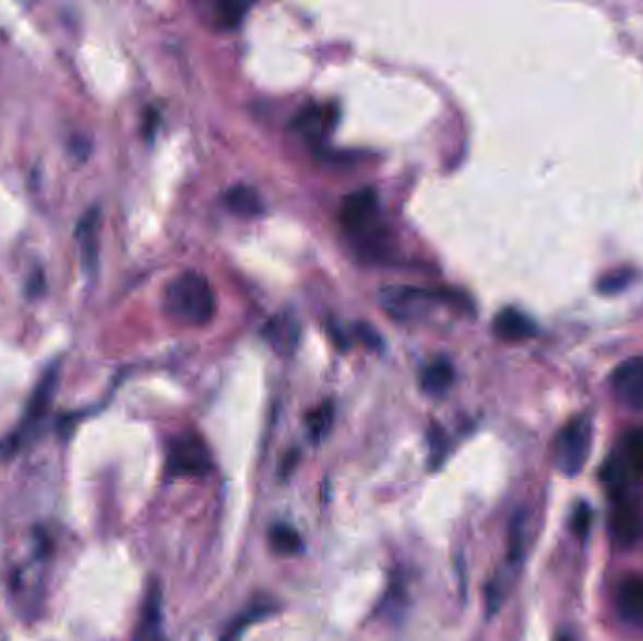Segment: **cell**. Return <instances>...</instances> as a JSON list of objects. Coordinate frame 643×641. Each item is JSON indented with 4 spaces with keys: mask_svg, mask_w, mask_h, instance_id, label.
Here are the masks:
<instances>
[{
    "mask_svg": "<svg viewBox=\"0 0 643 641\" xmlns=\"http://www.w3.org/2000/svg\"><path fill=\"white\" fill-rule=\"evenodd\" d=\"M166 309L189 325H205L217 311V299L207 278L197 271H184L166 288Z\"/></svg>",
    "mask_w": 643,
    "mask_h": 641,
    "instance_id": "1",
    "label": "cell"
},
{
    "mask_svg": "<svg viewBox=\"0 0 643 641\" xmlns=\"http://www.w3.org/2000/svg\"><path fill=\"white\" fill-rule=\"evenodd\" d=\"M379 210V198L371 189H359L348 194L341 207V223L367 254L382 252L384 230Z\"/></svg>",
    "mask_w": 643,
    "mask_h": 641,
    "instance_id": "2",
    "label": "cell"
},
{
    "mask_svg": "<svg viewBox=\"0 0 643 641\" xmlns=\"http://www.w3.org/2000/svg\"><path fill=\"white\" fill-rule=\"evenodd\" d=\"M640 478H643V429H632L606 461L603 479L617 494H624L627 486Z\"/></svg>",
    "mask_w": 643,
    "mask_h": 641,
    "instance_id": "3",
    "label": "cell"
},
{
    "mask_svg": "<svg viewBox=\"0 0 643 641\" xmlns=\"http://www.w3.org/2000/svg\"><path fill=\"white\" fill-rule=\"evenodd\" d=\"M593 426L590 418L570 419L556 437V466L567 476H577L590 460Z\"/></svg>",
    "mask_w": 643,
    "mask_h": 641,
    "instance_id": "4",
    "label": "cell"
},
{
    "mask_svg": "<svg viewBox=\"0 0 643 641\" xmlns=\"http://www.w3.org/2000/svg\"><path fill=\"white\" fill-rule=\"evenodd\" d=\"M213 471V455L198 435L187 432L171 440L166 455V473L174 478H200Z\"/></svg>",
    "mask_w": 643,
    "mask_h": 641,
    "instance_id": "5",
    "label": "cell"
},
{
    "mask_svg": "<svg viewBox=\"0 0 643 641\" xmlns=\"http://www.w3.org/2000/svg\"><path fill=\"white\" fill-rule=\"evenodd\" d=\"M609 533L617 546H632L643 533V515L629 495L617 494L609 513Z\"/></svg>",
    "mask_w": 643,
    "mask_h": 641,
    "instance_id": "6",
    "label": "cell"
},
{
    "mask_svg": "<svg viewBox=\"0 0 643 641\" xmlns=\"http://www.w3.org/2000/svg\"><path fill=\"white\" fill-rule=\"evenodd\" d=\"M611 390L630 411H643V356L627 359L611 372Z\"/></svg>",
    "mask_w": 643,
    "mask_h": 641,
    "instance_id": "7",
    "label": "cell"
},
{
    "mask_svg": "<svg viewBox=\"0 0 643 641\" xmlns=\"http://www.w3.org/2000/svg\"><path fill=\"white\" fill-rule=\"evenodd\" d=\"M132 641H168L164 632L163 593L158 583H151L147 589Z\"/></svg>",
    "mask_w": 643,
    "mask_h": 641,
    "instance_id": "8",
    "label": "cell"
},
{
    "mask_svg": "<svg viewBox=\"0 0 643 641\" xmlns=\"http://www.w3.org/2000/svg\"><path fill=\"white\" fill-rule=\"evenodd\" d=\"M616 606L624 621L643 627V578H624L616 593Z\"/></svg>",
    "mask_w": 643,
    "mask_h": 641,
    "instance_id": "9",
    "label": "cell"
},
{
    "mask_svg": "<svg viewBox=\"0 0 643 641\" xmlns=\"http://www.w3.org/2000/svg\"><path fill=\"white\" fill-rule=\"evenodd\" d=\"M275 612H277V602L270 598L267 594L252 598L249 606L230 622V627L224 630L218 641H241V636H243L247 628L254 625V622L264 621Z\"/></svg>",
    "mask_w": 643,
    "mask_h": 641,
    "instance_id": "10",
    "label": "cell"
},
{
    "mask_svg": "<svg viewBox=\"0 0 643 641\" xmlns=\"http://www.w3.org/2000/svg\"><path fill=\"white\" fill-rule=\"evenodd\" d=\"M493 331L495 335L502 341L517 343V341L536 335L538 328L527 314H523L517 309H504L495 317Z\"/></svg>",
    "mask_w": 643,
    "mask_h": 641,
    "instance_id": "11",
    "label": "cell"
},
{
    "mask_svg": "<svg viewBox=\"0 0 643 641\" xmlns=\"http://www.w3.org/2000/svg\"><path fill=\"white\" fill-rule=\"evenodd\" d=\"M337 121V111L332 108H322V106H314V108H307L299 114L296 119V129L301 134L307 135L309 140H324L325 135L332 132Z\"/></svg>",
    "mask_w": 643,
    "mask_h": 641,
    "instance_id": "12",
    "label": "cell"
},
{
    "mask_svg": "<svg viewBox=\"0 0 643 641\" xmlns=\"http://www.w3.org/2000/svg\"><path fill=\"white\" fill-rule=\"evenodd\" d=\"M454 365L450 364V359L446 358L434 359L424 367L420 375L421 390L433 397L444 395L450 390V385L454 384Z\"/></svg>",
    "mask_w": 643,
    "mask_h": 641,
    "instance_id": "13",
    "label": "cell"
},
{
    "mask_svg": "<svg viewBox=\"0 0 643 641\" xmlns=\"http://www.w3.org/2000/svg\"><path fill=\"white\" fill-rule=\"evenodd\" d=\"M98 224H100V213L98 210H91L80 221L75 232V237L82 245L83 265L91 273L96 270V260H98Z\"/></svg>",
    "mask_w": 643,
    "mask_h": 641,
    "instance_id": "14",
    "label": "cell"
},
{
    "mask_svg": "<svg viewBox=\"0 0 643 641\" xmlns=\"http://www.w3.org/2000/svg\"><path fill=\"white\" fill-rule=\"evenodd\" d=\"M224 203L234 215L245 216V218L262 215V211H264L260 194L257 190L245 187V185H236V187L226 190Z\"/></svg>",
    "mask_w": 643,
    "mask_h": 641,
    "instance_id": "15",
    "label": "cell"
},
{
    "mask_svg": "<svg viewBox=\"0 0 643 641\" xmlns=\"http://www.w3.org/2000/svg\"><path fill=\"white\" fill-rule=\"evenodd\" d=\"M267 541H270L271 549L283 557L301 554V549H303V541H301L298 531L286 523L271 526Z\"/></svg>",
    "mask_w": 643,
    "mask_h": 641,
    "instance_id": "16",
    "label": "cell"
},
{
    "mask_svg": "<svg viewBox=\"0 0 643 641\" xmlns=\"http://www.w3.org/2000/svg\"><path fill=\"white\" fill-rule=\"evenodd\" d=\"M333 422H335V411L332 403H322L317 408H312L305 418L312 442H322L332 431Z\"/></svg>",
    "mask_w": 643,
    "mask_h": 641,
    "instance_id": "17",
    "label": "cell"
},
{
    "mask_svg": "<svg viewBox=\"0 0 643 641\" xmlns=\"http://www.w3.org/2000/svg\"><path fill=\"white\" fill-rule=\"evenodd\" d=\"M264 335L271 345L275 348H291L296 345L299 330L294 320H286V318H275L271 320L270 324L265 325Z\"/></svg>",
    "mask_w": 643,
    "mask_h": 641,
    "instance_id": "18",
    "label": "cell"
},
{
    "mask_svg": "<svg viewBox=\"0 0 643 641\" xmlns=\"http://www.w3.org/2000/svg\"><path fill=\"white\" fill-rule=\"evenodd\" d=\"M427 442H429V463H431V468L437 471L444 463V460H446V435H444V431L440 427L433 426L427 432Z\"/></svg>",
    "mask_w": 643,
    "mask_h": 641,
    "instance_id": "19",
    "label": "cell"
},
{
    "mask_svg": "<svg viewBox=\"0 0 643 641\" xmlns=\"http://www.w3.org/2000/svg\"><path fill=\"white\" fill-rule=\"evenodd\" d=\"M247 10L249 7L243 2H221L217 7V20L221 27L236 28L243 21Z\"/></svg>",
    "mask_w": 643,
    "mask_h": 641,
    "instance_id": "20",
    "label": "cell"
},
{
    "mask_svg": "<svg viewBox=\"0 0 643 641\" xmlns=\"http://www.w3.org/2000/svg\"><path fill=\"white\" fill-rule=\"evenodd\" d=\"M632 281V273L629 271H616V273H609L606 277L598 281V292H603L606 296H614L623 292Z\"/></svg>",
    "mask_w": 643,
    "mask_h": 641,
    "instance_id": "21",
    "label": "cell"
},
{
    "mask_svg": "<svg viewBox=\"0 0 643 641\" xmlns=\"http://www.w3.org/2000/svg\"><path fill=\"white\" fill-rule=\"evenodd\" d=\"M591 520H593V513H591L590 505L582 502L572 513V531L577 536L590 533Z\"/></svg>",
    "mask_w": 643,
    "mask_h": 641,
    "instance_id": "22",
    "label": "cell"
}]
</instances>
